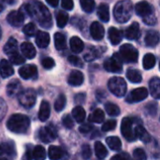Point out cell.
<instances>
[{
  "label": "cell",
  "mask_w": 160,
  "mask_h": 160,
  "mask_svg": "<svg viewBox=\"0 0 160 160\" xmlns=\"http://www.w3.org/2000/svg\"><path fill=\"white\" fill-rule=\"evenodd\" d=\"M46 2L51 5L52 7H57L58 6V3H59V0H46Z\"/></svg>",
  "instance_id": "57"
},
{
  "label": "cell",
  "mask_w": 160,
  "mask_h": 160,
  "mask_svg": "<svg viewBox=\"0 0 160 160\" xmlns=\"http://www.w3.org/2000/svg\"><path fill=\"white\" fill-rule=\"evenodd\" d=\"M1 1L6 2V3H8V4H12V3L14 2V0H1Z\"/></svg>",
  "instance_id": "58"
},
{
  "label": "cell",
  "mask_w": 160,
  "mask_h": 160,
  "mask_svg": "<svg viewBox=\"0 0 160 160\" xmlns=\"http://www.w3.org/2000/svg\"><path fill=\"white\" fill-rule=\"evenodd\" d=\"M25 10L27 14L35 19L40 26L44 28H51L52 25V15L48 8L38 0H31L25 5Z\"/></svg>",
  "instance_id": "1"
},
{
  "label": "cell",
  "mask_w": 160,
  "mask_h": 160,
  "mask_svg": "<svg viewBox=\"0 0 160 160\" xmlns=\"http://www.w3.org/2000/svg\"><path fill=\"white\" fill-rule=\"evenodd\" d=\"M148 96V91L144 87H140L137 89H134L127 98V101L129 103H136L141 102L144 100Z\"/></svg>",
  "instance_id": "10"
},
{
  "label": "cell",
  "mask_w": 160,
  "mask_h": 160,
  "mask_svg": "<svg viewBox=\"0 0 160 160\" xmlns=\"http://www.w3.org/2000/svg\"><path fill=\"white\" fill-rule=\"evenodd\" d=\"M80 132L82 133V134H86V133H89L93 130V127L90 126L89 124H84V125H82L80 127Z\"/></svg>",
  "instance_id": "54"
},
{
  "label": "cell",
  "mask_w": 160,
  "mask_h": 160,
  "mask_svg": "<svg viewBox=\"0 0 160 160\" xmlns=\"http://www.w3.org/2000/svg\"><path fill=\"white\" fill-rule=\"evenodd\" d=\"M127 78L133 83H139L142 80L141 72L136 69H128L127 71Z\"/></svg>",
  "instance_id": "32"
},
{
  "label": "cell",
  "mask_w": 160,
  "mask_h": 160,
  "mask_svg": "<svg viewBox=\"0 0 160 160\" xmlns=\"http://www.w3.org/2000/svg\"><path fill=\"white\" fill-rule=\"evenodd\" d=\"M119 56L122 61L126 63H136L139 58V52L134 46L130 44H124L120 48Z\"/></svg>",
  "instance_id": "6"
},
{
  "label": "cell",
  "mask_w": 160,
  "mask_h": 160,
  "mask_svg": "<svg viewBox=\"0 0 160 160\" xmlns=\"http://www.w3.org/2000/svg\"><path fill=\"white\" fill-rule=\"evenodd\" d=\"M90 33L92 38L95 40H101L104 38L105 29L102 24H100L98 22H94L90 26Z\"/></svg>",
  "instance_id": "14"
},
{
  "label": "cell",
  "mask_w": 160,
  "mask_h": 160,
  "mask_svg": "<svg viewBox=\"0 0 160 160\" xmlns=\"http://www.w3.org/2000/svg\"><path fill=\"white\" fill-rule=\"evenodd\" d=\"M21 51L24 57L28 59H33L36 55V49L34 45L30 42H23L21 45Z\"/></svg>",
  "instance_id": "21"
},
{
  "label": "cell",
  "mask_w": 160,
  "mask_h": 160,
  "mask_svg": "<svg viewBox=\"0 0 160 160\" xmlns=\"http://www.w3.org/2000/svg\"><path fill=\"white\" fill-rule=\"evenodd\" d=\"M61 5H62L63 8H65L67 10H71L74 7L73 0H62Z\"/></svg>",
  "instance_id": "53"
},
{
  "label": "cell",
  "mask_w": 160,
  "mask_h": 160,
  "mask_svg": "<svg viewBox=\"0 0 160 160\" xmlns=\"http://www.w3.org/2000/svg\"><path fill=\"white\" fill-rule=\"evenodd\" d=\"M121 61L122 59L120 58V56L118 54H114L112 57L108 58L104 62V68L109 72L120 73L123 69V65L121 64Z\"/></svg>",
  "instance_id": "9"
},
{
  "label": "cell",
  "mask_w": 160,
  "mask_h": 160,
  "mask_svg": "<svg viewBox=\"0 0 160 160\" xmlns=\"http://www.w3.org/2000/svg\"><path fill=\"white\" fill-rule=\"evenodd\" d=\"M72 116L78 123H82L85 119V111L82 106H77L72 111Z\"/></svg>",
  "instance_id": "35"
},
{
  "label": "cell",
  "mask_w": 160,
  "mask_h": 160,
  "mask_svg": "<svg viewBox=\"0 0 160 160\" xmlns=\"http://www.w3.org/2000/svg\"><path fill=\"white\" fill-rule=\"evenodd\" d=\"M84 98H85V95L84 94H79V95H77L75 97V101L77 103H82Z\"/></svg>",
  "instance_id": "56"
},
{
  "label": "cell",
  "mask_w": 160,
  "mask_h": 160,
  "mask_svg": "<svg viewBox=\"0 0 160 160\" xmlns=\"http://www.w3.org/2000/svg\"><path fill=\"white\" fill-rule=\"evenodd\" d=\"M70 49L73 52L75 53H79V52H82L84 49V43L83 41L78 38V37H72L70 38Z\"/></svg>",
  "instance_id": "24"
},
{
  "label": "cell",
  "mask_w": 160,
  "mask_h": 160,
  "mask_svg": "<svg viewBox=\"0 0 160 160\" xmlns=\"http://www.w3.org/2000/svg\"><path fill=\"white\" fill-rule=\"evenodd\" d=\"M108 36L111 43L112 45H117L122 40V33L119 29L115 27H111L108 31Z\"/></svg>",
  "instance_id": "23"
},
{
  "label": "cell",
  "mask_w": 160,
  "mask_h": 160,
  "mask_svg": "<svg viewBox=\"0 0 160 160\" xmlns=\"http://www.w3.org/2000/svg\"><path fill=\"white\" fill-rule=\"evenodd\" d=\"M159 68H160V64H159Z\"/></svg>",
  "instance_id": "62"
},
{
  "label": "cell",
  "mask_w": 160,
  "mask_h": 160,
  "mask_svg": "<svg viewBox=\"0 0 160 160\" xmlns=\"http://www.w3.org/2000/svg\"><path fill=\"white\" fill-rule=\"evenodd\" d=\"M135 134H136V137L139 138L142 142H151V137H150V134L147 132V130L142 127V124H139L136 128H135Z\"/></svg>",
  "instance_id": "25"
},
{
  "label": "cell",
  "mask_w": 160,
  "mask_h": 160,
  "mask_svg": "<svg viewBox=\"0 0 160 160\" xmlns=\"http://www.w3.org/2000/svg\"><path fill=\"white\" fill-rule=\"evenodd\" d=\"M140 24L134 22L130 26H128L125 30V37L129 40H134L140 38Z\"/></svg>",
  "instance_id": "16"
},
{
  "label": "cell",
  "mask_w": 160,
  "mask_h": 160,
  "mask_svg": "<svg viewBox=\"0 0 160 160\" xmlns=\"http://www.w3.org/2000/svg\"><path fill=\"white\" fill-rule=\"evenodd\" d=\"M7 21L10 25L19 27L22 24V22L24 21V16L22 11L14 10V11H11L8 13V15L7 16Z\"/></svg>",
  "instance_id": "12"
},
{
  "label": "cell",
  "mask_w": 160,
  "mask_h": 160,
  "mask_svg": "<svg viewBox=\"0 0 160 160\" xmlns=\"http://www.w3.org/2000/svg\"><path fill=\"white\" fill-rule=\"evenodd\" d=\"M145 110L151 116H155L158 112V104L156 102H149L145 106Z\"/></svg>",
  "instance_id": "46"
},
{
  "label": "cell",
  "mask_w": 160,
  "mask_h": 160,
  "mask_svg": "<svg viewBox=\"0 0 160 160\" xmlns=\"http://www.w3.org/2000/svg\"><path fill=\"white\" fill-rule=\"evenodd\" d=\"M92 156V150L90 148V146L88 144H84L82 148V157L84 159H88L90 158Z\"/></svg>",
  "instance_id": "50"
},
{
  "label": "cell",
  "mask_w": 160,
  "mask_h": 160,
  "mask_svg": "<svg viewBox=\"0 0 160 160\" xmlns=\"http://www.w3.org/2000/svg\"><path fill=\"white\" fill-rule=\"evenodd\" d=\"M3 9H4V7H3V5H2V4L0 3V13H1L2 11H3Z\"/></svg>",
  "instance_id": "59"
},
{
  "label": "cell",
  "mask_w": 160,
  "mask_h": 160,
  "mask_svg": "<svg viewBox=\"0 0 160 160\" xmlns=\"http://www.w3.org/2000/svg\"><path fill=\"white\" fill-rule=\"evenodd\" d=\"M29 127H30L29 118L26 115L21 113H16L11 115L7 122V128H8V130L17 134L26 133Z\"/></svg>",
  "instance_id": "2"
},
{
  "label": "cell",
  "mask_w": 160,
  "mask_h": 160,
  "mask_svg": "<svg viewBox=\"0 0 160 160\" xmlns=\"http://www.w3.org/2000/svg\"><path fill=\"white\" fill-rule=\"evenodd\" d=\"M4 152H3V148H2V146L0 145V155H2Z\"/></svg>",
  "instance_id": "60"
},
{
  "label": "cell",
  "mask_w": 160,
  "mask_h": 160,
  "mask_svg": "<svg viewBox=\"0 0 160 160\" xmlns=\"http://www.w3.org/2000/svg\"><path fill=\"white\" fill-rule=\"evenodd\" d=\"M116 125H117V122H116L115 120H108V121H106V122L102 125L101 129H102L104 132L112 131V130H113V129L116 128Z\"/></svg>",
  "instance_id": "45"
},
{
  "label": "cell",
  "mask_w": 160,
  "mask_h": 160,
  "mask_svg": "<svg viewBox=\"0 0 160 160\" xmlns=\"http://www.w3.org/2000/svg\"><path fill=\"white\" fill-rule=\"evenodd\" d=\"M98 54V53L97 49H95L94 47H92V48L85 53L84 59H85L86 61H92V60H94V59L97 58Z\"/></svg>",
  "instance_id": "47"
},
{
  "label": "cell",
  "mask_w": 160,
  "mask_h": 160,
  "mask_svg": "<svg viewBox=\"0 0 160 160\" xmlns=\"http://www.w3.org/2000/svg\"><path fill=\"white\" fill-rule=\"evenodd\" d=\"M32 158L35 159H44L46 158L45 149L40 145L36 146L32 151Z\"/></svg>",
  "instance_id": "39"
},
{
  "label": "cell",
  "mask_w": 160,
  "mask_h": 160,
  "mask_svg": "<svg viewBox=\"0 0 160 160\" xmlns=\"http://www.w3.org/2000/svg\"><path fill=\"white\" fill-rule=\"evenodd\" d=\"M133 12V5L129 0L119 1L113 8V15L115 20L120 22H127L132 16Z\"/></svg>",
  "instance_id": "3"
},
{
  "label": "cell",
  "mask_w": 160,
  "mask_h": 160,
  "mask_svg": "<svg viewBox=\"0 0 160 160\" xmlns=\"http://www.w3.org/2000/svg\"><path fill=\"white\" fill-rule=\"evenodd\" d=\"M105 110L107 112V113L110 116H118L121 112L119 107L113 103H107L105 104Z\"/></svg>",
  "instance_id": "38"
},
{
  "label": "cell",
  "mask_w": 160,
  "mask_h": 160,
  "mask_svg": "<svg viewBox=\"0 0 160 160\" xmlns=\"http://www.w3.org/2000/svg\"><path fill=\"white\" fill-rule=\"evenodd\" d=\"M3 152L7 154L8 157H14L15 156V149H14V144L12 142H4L2 144Z\"/></svg>",
  "instance_id": "42"
},
{
  "label": "cell",
  "mask_w": 160,
  "mask_h": 160,
  "mask_svg": "<svg viewBox=\"0 0 160 160\" xmlns=\"http://www.w3.org/2000/svg\"><path fill=\"white\" fill-rule=\"evenodd\" d=\"M133 157L136 158V159L140 160H144L146 159V154L144 152V150L141 149V148H138V149H135L134 150V153H133Z\"/></svg>",
  "instance_id": "52"
},
{
  "label": "cell",
  "mask_w": 160,
  "mask_h": 160,
  "mask_svg": "<svg viewBox=\"0 0 160 160\" xmlns=\"http://www.w3.org/2000/svg\"><path fill=\"white\" fill-rule=\"evenodd\" d=\"M95 154L98 159H104L108 156V150L100 142H96L95 143Z\"/></svg>",
  "instance_id": "29"
},
{
  "label": "cell",
  "mask_w": 160,
  "mask_h": 160,
  "mask_svg": "<svg viewBox=\"0 0 160 160\" xmlns=\"http://www.w3.org/2000/svg\"><path fill=\"white\" fill-rule=\"evenodd\" d=\"M14 74V69L11 66V64L6 60L3 59L0 62V75L2 78H8Z\"/></svg>",
  "instance_id": "19"
},
{
  "label": "cell",
  "mask_w": 160,
  "mask_h": 160,
  "mask_svg": "<svg viewBox=\"0 0 160 160\" xmlns=\"http://www.w3.org/2000/svg\"><path fill=\"white\" fill-rule=\"evenodd\" d=\"M54 60L51 57H46L42 60V67L46 69H51L54 67Z\"/></svg>",
  "instance_id": "49"
},
{
  "label": "cell",
  "mask_w": 160,
  "mask_h": 160,
  "mask_svg": "<svg viewBox=\"0 0 160 160\" xmlns=\"http://www.w3.org/2000/svg\"><path fill=\"white\" fill-rule=\"evenodd\" d=\"M68 62L71 65H73V66H75L77 68H82L83 67V64H82V60L78 56H76V55H70L68 57Z\"/></svg>",
  "instance_id": "48"
},
{
  "label": "cell",
  "mask_w": 160,
  "mask_h": 160,
  "mask_svg": "<svg viewBox=\"0 0 160 160\" xmlns=\"http://www.w3.org/2000/svg\"><path fill=\"white\" fill-rule=\"evenodd\" d=\"M36 43L38 48H47L50 44V35L43 31H38L36 36Z\"/></svg>",
  "instance_id": "20"
},
{
  "label": "cell",
  "mask_w": 160,
  "mask_h": 160,
  "mask_svg": "<svg viewBox=\"0 0 160 160\" xmlns=\"http://www.w3.org/2000/svg\"><path fill=\"white\" fill-rule=\"evenodd\" d=\"M150 93L156 99H160V79L158 77L153 78L149 82Z\"/></svg>",
  "instance_id": "22"
},
{
  "label": "cell",
  "mask_w": 160,
  "mask_h": 160,
  "mask_svg": "<svg viewBox=\"0 0 160 160\" xmlns=\"http://www.w3.org/2000/svg\"><path fill=\"white\" fill-rule=\"evenodd\" d=\"M49 158L52 160L60 159L63 158L64 156V151L60 148V147H57V146H50L49 148Z\"/></svg>",
  "instance_id": "34"
},
{
  "label": "cell",
  "mask_w": 160,
  "mask_h": 160,
  "mask_svg": "<svg viewBox=\"0 0 160 160\" xmlns=\"http://www.w3.org/2000/svg\"><path fill=\"white\" fill-rule=\"evenodd\" d=\"M129 158H130V157H129L128 154H126V153H123V154H121V155H117V156H114V157L112 158V160H124L129 159Z\"/></svg>",
  "instance_id": "55"
},
{
  "label": "cell",
  "mask_w": 160,
  "mask_h": 160,
  "mask_svg": "<svg viewBox=\"0 0 160 160\" xmlns=\"http://www.w3.org/2000/svg\"><path fill=\"white\" fill-rule=\"evenodd\" d=\"M106 143L113 151H119L121 149V147H122L121 140L118 137H114V136L108 137L106 139Z\"/></svg>",
  "instance_id": "31"
},
{
  "label": "cell",
  "mask_w": 160,
  "mask_h": 160,
  "mask_svg": "<svg viewBox=\"0 0 160 160\" xmlns=\"http://www.w3.org/2000/svg\"><path fill=\"white\" fill-rule=\"evenodd\" d=\"M160 41L159 33L156 30H149L145 36V44L148 47H156Z\"/></svg>",
  "instance_id": "17"
},
{
  "label": "cell",
  "mask_w": 160,
  "mask_h": 160,
  "mask_svg": "<svg viewBox=\"0 0 160 160\" xmlns=\"http://www.w3.org/2000/svg\"><path fill=\"white\" fill-rule=\"evenodd\" d=\"M22 91V84L18 80L11 81L7 86V94L11 98L15 97V96H18Z\"/></svg>",
  "instance_id": "18"
},
{
  "label": "cell",
  "mask_w": 160,
  "mask_h": 160,
  "mask_svg": "<svg viewBox=\"0 0 160 160\" xmlns=\"http://www.w3.org/2000/svg\"><path fill=\"white\" fill-rule=\"evenodd\" d=\"M17 50H18L17 40L13 38H10L6 43V45L4 46V52L7 53L8 55H10L14 52H17Z\"/></svg>",
  "instance_id": "28"
},
{
  "label": "cell",
  "mask_w": 160,
  "mask_h": 160,
  "mask_svg": "<svg viewBox=\"0 0 160 160\" xmlns=\"http://www.w3.org/2000/svg\"><path fill=\"white\" fill-rule=\"evenodd\" d=\"M105 115L103 111H101L100 109H97L96 111H94V112L89 116L88 120L91 123H96V124H100L104 121Z\"/></svg>",
  "instance_id": "33"
},
{
  "label": "cell",
  "mask_w": 160,
  "mask_h": 160,
  "mask_svg": "<svg viewBox=\"0 0 160 160\" xmlns=\"http://www.w3.org/2000/svg\"><path fill=\"white\" fill-rule=\"evenodd\" d=\"M19 75L24 79V80H29L38 75V68L34 65H25L22 66L19 69Z\"/></svg>",
  "instance_id": "13"
},
{
  "label": "cell",
  "mask_w": 160,
  "mask_h": 160,
  "mask_svg": "<svg viewBox=\"0 0 160 160\" xmlns=\"http://www.w3.org/2000/svg\"><path fill=\"white\" fill-rule=\"evenodd\" d=\"M22 31L26 36H34L37 33V27H36L35 23L29 22V23H27L26 25L23 26Z\"/></svg>",
  "instance_id": "44"
},
{
  "label": "cell",
  "mask_w": 160,
  "mask_h": 160,
  "mask_svg": "<svg viewBox=\"0 0 160 160\" xmlns=\"http://www.w3.org/2000/svg\"><path fill=\"white\" fill-rule=\"evenodd\" d=\"M66 103H67V98L65 97V95H60L57 99L55 100V103H54V109L56 112H61L65 109V106H66Z\"/></svg>",
  "instance_id": "41"
},
{
  "label": "cell",
  "mask_w": 160,
  "mask_h": 160,
  "mask_svg": "<svg viewBox=\"0 0 160 160\" xmlns=\"http://www.w3.org/2000/svg\"><path fill=\"white\" fill-rule=\"evenodd\" d=\"M18 99H19V103L22 107L26 109H31L36 104L37 95L33 89H26V90H22L18 95Z\"/></svg>",
  "instance_id": "7"
},
{
  "label": "cell",
  "mask_w": 160,
  "mask_h": 160,
  "mask_svg": "<svg viewBox=\"0 0 160 160\" xmlns=\"http://www.w3.org/2000/svg\"><path fill=\"white\" fill-rule=\"evenodd\" d=\"M143 68L145 69H151L156 65V57L153 53H147L143 57Z\"/></svg>",
  "instance_id": "36"
},
{
  "label": "cell",
  "mask_w": 160,
  "mask_h": 160,
  "mask_svg": "<svg viewBox=\"0 0 160 160\" xmlns=\"http://www.w3.org/2000/svg\"><path fill=\"white\" fill-rule=\"evenodd\" d=\"M68 22V15L65 11H59L56 15V23L60 28H63L66 26V24Z\"/></svg>",
  "instance_id": "37"
},
{
  "label": "cell",
  "mask_w": 160,
  "mask_h": 160,
  "mask_svg": "<svg viewBox=\"0 0 160 160\" xmlns=\"http://www.w3.org/2000/svg\"><path fill=\"white\" fill-rule=\"evenodd\" d=\"M38 136H39L41 142H43L45 143H49V142H52V141L55 140L56 130H55V128H53L51 126L46 127V128H42L39 130Z\"/></svg>",
  "instance_id": "11"
},
{
  "label": "cell",
  "mask_w": 160,
  "mask_h": 160,
  "mask_svg": "<svg viewBox=\"0 0 160 160\" xmlns=\"http://www.w3.org/2000/svg\"><path fill=\"white\" fill-rule=\"evenodd\" d=\"M9 61L14 65H22L25 62L24 58L21 54H19L18 52H14V53L10 54L9 55Z\"/></svg>",
  "instance_id": "43"
},
{
  "label": "cell",
  "mask_w": 160,
  "mask_h": 160,
  "mask_svg": "<svg viewBox=\"0 0 160 160\" xmlns=\"http://www.w3.org/2000/svg\"><path fill=\"white\" fill-rule=\"evenodd\" d=\"M1 38H2V29L0 27V39H1Z\"/></svg>",
  "instance_id": "61"
},
{
  "label": "cell",
  "mask_w": 160,
  "mask_h": 160,
  "mask_svg": "<svg viewBox=\"0 0 160 160\" xmlns=\"http://www.w3.org/2000/svg\"><path fill=\"white\" fill-rule=\"evenodd\" d=\"M98 18L104 22H108L110 20V11H109V6L106 4H100L98 8Z\"/></svg>",
  "instance_id": "27"
},
{
  "label": "cell",
  "mask_w": 160,
  "mask_h": 160,
  "mask_svg": "<svg viewBox=\"0 0 160 160\" xmlns=\"http://www.w3.org/2000/svg\"><path fill=\"white\" fill-rule=\"evenodd\" d=\"M54 45H55V48L59 51L64 50L66 48V45H67L66 36L63 33L58 32L54 34Z\"/></svg>",
  "instance_id": "30"
},
{
  "label": "cell",
  "mask_w": 160,
  "mask_h": 160,
  "mask_svg": "<svg viewBox=\"0 0 160 160\" xmlns=\"http://www.w3.org/2000/svg\"><path fill=\"white\" fill-rule=\"evenodd\" d=\"M81 7L83 11L87 13H91L95 8V1L94 0H80Z\"/></svg>",
  "instance_id": "40"
},
{
  "label": "cell",
  "mask_w": 160,
  "mask_h": 160,
  "mask_svg": "<svg viewBox=\"0 0 160 160\" xmlns=\"http://www.w3.org/2000/svg\"><path fill=\"white\" fill-rule=\"evenodd\" d=\"M84 76L80 70H72L68 76V82L71 86H80L83 83Z\"/></svg>",
  "instance_id": "15"
},
{
  "label": "cell",
  "mask_w": 160,
  "mask_h": 160,
  "mask_svg": "<svg viewBox=\"0 0 160 160\" xmlns=\"http://www.w3.org/2000/svg\"><path fill=\"white\" fill-rule=\"evenodd\" d=\"M51 113V108H50V104L47 101H42L39 107V112H38V118L40 121L45 122Z\"/></svg>",
  "instance_id": "26"
},
{
  "label": "cell",
  "mask_w": 160,
  "mask_h": 160,
  "mask_svg": "<svg viewBox=\"0 0 160 160\" xmlns=\"http://www.w3.org/2000/svg\"><path fill=\"white\" fill-rule=\"evenodd\" d=\"M137 15L142 18L143 22L147 24L154 25L157 23V17L153 7L147 1H141L135 7Z\"/></svg>",
  "instance_id": "4"
},
{
  "label": "cell",
  "mask_w": 160,
  "mask_h": 160,
  "mask_svg": "<svg viewBox=\"0 0 160 160\" xmlns=\"http://www.w3.org/2000/svg\"><path fill=\"white\" fill-rule=\"evenodd\" d=\"M133 124H134V119L126 117L122 120L121 124V132L125 139L128 142H134L137 137L135 134V130L133 129Z\"/></svg>",
  "instance_id": "8"
},
{
  "label": "cell",
  "mask_w": 160,
  "mask_h": 160,
  "mask_svg": "<svg viewBox=\"0 0 160 160\" xmlns=\"http://www.w3.org/2000/svg\"><path fill=\"white\" fill-rule=\"evenodd\" d=\"M108 87L109 90L116 97L122 98L126 95L127 93V82L126 81L121 78V77H113L111 78L109 82H108Z\"/></svg>",
  "instance_id": "5"
},
{
  "label": "cell",
  "mask_w": 160,
  "mask_h": 160,
  "mask_svg": "<svg viewBox=\"0 0 160 160\" xmlns=\"http://www.w3.org/2000/svg\"><path fill=\"white\" fill-rule=\"evenodd\" d=\"M62 122H63V125L67 128H72L74 127V122L72 120V118L70 117V115L68 114H66L63 119H62Z\"/></svg>",
  "instance_id": "51"
}]
</instances>
